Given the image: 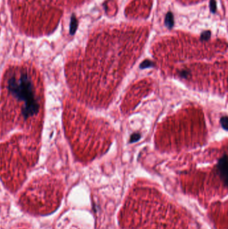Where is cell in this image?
Listing matches in <instances>:
<instances>
[{
  "label": "cell",
  "mask_w": 228,
  "mask_h": 229,
  "mask_svg": "<svg viewBox=\"0 0 228 229\" xmlns=\"http://www.w3.org/2000/svg\"><path fill=\"white\" fill-rule=\"evenodd\" d=\"M227 121H228V119H227V116H223L220 119L221 125L225 131L227 130V125H228Z\"/></svg>",
  "instance_id": "cell-6"
},
{
  "label": "cell",
  "mask_w": 228,
  "mask_h": 229,
  "mask_svg": "<svg viewBox=\"0 0 228 229\" xmlns=\"http://www.w3.org/2000/svg\"><path fill=\"white\" fill-rule=\"evenodd\" d=\"M38 77L36 71L28 68L11 69L6 74L3 96L7 104L0 108V125H6L0 129L1 135L14 129L15 124L28 129L39 125L43 100Z\"/></svg>",
  "instance_id": "cell-1"
},
{
  "label": "cell",
  "mask_w": 228,
  "mask_h": 229,
  "mask_svg": "<svg viewBox=\"0 0 228 229\" xmlns=\"http://www.w3.org/2000/svg\"><path fill=\"white\" fill-rule=\"evenodd\" d=\"M218 170L220 178L224 182L225 186L227 185V157L225 154L222 158L219 159L218 163Z\"/></svg>",
  "instance_id": "cell-2"
},
{
  "label": "cell",
  "mask_w": 228,
  "mask_h": 229,
  "mask_svg": "<svg viewBox=\"0 0 228 229\" xmlns=\"http://www.w3.org/2000/svg\"><path fill=\"white\" fill-rule=\"evenodd\" d=\"M210 36H211V33H210L209 31L204 32H203V33H202L201 36V40H207L210 38Z\"/></svg>",
  "instance_id": "cell-8"
},
{
  "label": "cell",
  "mask_w": 228,
  "mask_h": 229,
  "mask_svg": "<svg viewBox=\"0 0 228 229\" xmlns=\"http://www.w3.org/2000/svg\"><path fill=\"white\" fill-rule=\"evenodd\" d=\"M78 28V20L74 14H72L70 19V34L71 35H74L75 34Z\"/></svg>",
  "instance_id": "cell-3"
},
{
  "label": "cell",
  "mask_w": 228,
  "mask_h": 229,
  "mask_svg": "<svg viewBox=\"0 0 228 229\" xmlns=\"http://www.w3.org/2000/svg\"><path fill=\"white\" fill-rule=\"evenodd\" d=\"M173 16L171 12H169L167 14L165 19V24L168 28H171L173 26Z\"/></svg>",
  "instance_id": "cell-4"
},
{
  "label": "cell",
  "mask_w": 228,
  "mask_h": 229,
  "mask_svg": "<svg viewBox=\"0 0 228 229\" xmlns=\"http://www.w3.org/2000/svg\"><path fill=\"white\" fill-rule=\"evenodd\" d=\"M141 134H137V133H134L131 136V138H130V143H134L136 142V141H138L141 139Z\"/></svg>",
  "instance_id": "cell-7"
},
{
  "label": "cell",
  "mask_w": 228,
  "mask_h": 229,
  "mask_svg": "<svg viewBox=\"0 0 228 229\" xmlns=\"http://www.w3.org/2000/svg\"><path fill=\"white\" fill-rule=\"evenodd\" d=\"M216 1H215V0H211L210 8H211V12H216Z\"/></svg>",
  "instance_id": "cell-10"
},
{
  "label": "cell",
  "mask_w": 228,
  "mask_h": 229,
  "mask_svg": "<svg viewBox=\"0 0 228 229\" xmlns=\"http://www.w3.org/2000/svg\"><path fill=\"white\" fill-rule=\"evenodd\" d=\"M179 75L182 78H187L190 75V73H189V71H187V70H182V71H180Z\"/></svg>",
  "instance_id": "cell-9"
},
{
  "label": "cell",
  "mask_w": 228,
  "mask_h": 229,
  "mask_svg": "<svg viewBox=\"0 0 228 229\" xmlns=\"http://www.w3.org/2000/svg\"><path fill=\"white\" fill-rule=\"evenodd\" d=\"M154 65L153 62H152L151 60H145L144 62H143L140 65V68L141 69H144L147 68H149V67H152Z\"/></svg>",
  "instance_id": "cell-5"
}]
</instances>
